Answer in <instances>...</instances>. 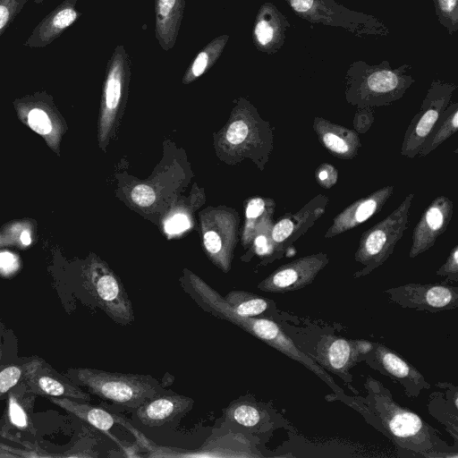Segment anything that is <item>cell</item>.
Listing matches in <instances>:
<instances>
[{
    "mask_svg": "<svg viewBox=\"0 0 458 458\" xmlns=\"http://www.w3.org/2000/svg\"><path fill=\"white\" fill-rule=\"evenodd\" d=\"M312 128L319 143L335 157L352 160L361 148L359 134L346 126L315 116Z\"/></svg>",
    "mask_w": 458,
    "mask_h": 458,
    "instance_id": "cell-21",
    "label": "cell"
},
{
    "mask_svg": "<svg viewBox=\"0 0 458 458\" xmlns=\"http://www.w3.org/2000/svg\"><path fill=\"white\" fill-rule=\"evenodd\" d=\"M138 444L148 452V457H259V454L251 451L248 440L242 436L231 435L212 439L197 450H185L169 446H162L138 431L135 434Z\"/></svg>",
    "mask_w": 458,
    "mask_h": 458,
    "instance_id": "cell-14",
    "label": "cell"
},
{
    "mask_svg": "<svg viewBox=\"0 0 458 458\" xmlns=\"http://www.w3.org/2000/svg\"><path fill=\"white\" fill-rule=\"evenodd\" d=\"M300 18L313 24L341 28L356 37H386L388 27L381 19L349 9L335 0H284Z\"/></svg>",
    "mask_w": 458,
    "mask_h": 458,
    "instance_id": "cell-5",
    "label": "cell"
},
{
    "mask_svg": "<svg viewBox=\"0 0 458 458\" xmlns=\"http://www.w3.org/2000/svg\"><path fill=\"white\" fill-rule=\"evenodd\" d=\"M192 404L193 400L185 395L161 393L139 406L136 417L145 426L158 427L186 413Z\"/></svg>",
    "mask_w": 458,
    "mask_h": 458,
    "instance_id": "cell-23",
    "label": "cell"
},
{
    "mask_svg": "<svg viewBox=\"0 0 458 458\" xmlns=\"http://www.w3.org/2000/svg\"><path fill=\"white\" fill-rule=\"evenodd\" d=\"M190 219L181 212L174 214L165 223V230L168 234H176L184 232L190 227Z\"/></svg>",
    "mask_w": 458,
    "mask_h": 458,
    "instance_id": "cell-41",
    "label": "cell"
},
{
    "mask_svg": "<svg viewBox=\"0 0 458 458\" xmlns=\"http://www.w3.org/2000/svg\"><path fill=\"white\" fill-rule=\"evenodd\" d=\"M435 394L430 397V403L428 404V411L437 419L440 423L445 425L447 430L453 435L455 444L457 442V412H452V410L446 411L447 405L445 399L442 398L440 393H434Z\"/></svg>",
    "mask_w": 458,
    "mask_h": 458,
    "instance_id": "cell-33",
    "label": "cell"
},
{
    "mask_svg": "<svg viewBox=\"0 0 458 458\" xmlns=\"http://www.w3.org/2000/svg\"><path fill=\"white\" fill-rule=\"evenodd\" d=\"M226 420L252 430L261 428L268 421V414L258 403L250 401L232 402L225 412Z\"/></svg>",
    "mask_w": 458,
    "mask_h": 458,
    "instance_id": "cell-31",
    "label": "cell"
},
{
    "mask_svg": "<svg viewBox=\"0 0 458 458\" xmlns=\"http://www.w3.org/2000/svg\"><path fill=\"white\" fill-rule=\"evenodd\" d=\"M329 198L318 194L294 213H287L272 225L273 253L281 258L326 212Z\"/></svg>",
    "mask_w": 458,
    "mask_h": 458,
    "instance_id": "cell-11",
    "label": "cell"
},
{
    "mask_svg": "<svg viewBox=\"0 0 458 458\" xmlns=\"http://www.w3.org/2000/svg\"><path fill=\"white\" fill-rule=\"evenodd\" d=\"M402 308L438 312L458 307V287L446 284H406L384 291Z\"/></svg>",
    "mask_w": 458,
    "mask_h": 458,
    "instance_id": "cell-10",
    "label": "cell"
},
{
    "mask_svg": "<svg viewBox=\"0 0 458 458\" xmlns=\"http://www.w3.org/2000/svg\"><path fill=\"white\" fill-rule=\"evenodd\" d=\"M132 201L140 207H148L152 205L156 199L154 189L148 184H138L134 186L131 191Z\"/></svg>",
    "mask_w": 458,
    "mask_h": 458,
    "instance_id": "cell-40",
    "label": "cell"
},
{
    "mask_svg": "<svg viewBox=\"0 0 458 458\" xmlns=\"http://www.w3.org/2000/svg\"><path fill=\"white\" fill-rule=\"evenodd\" d=\"M78 0H64L33 29L23 46L42 48L72 26L81 15L76 9Z\"/></svg>",
    "mask_w": 458,
    "mask_h": 458,
    "instance_id": "cell-22",
    "label": "cell"
},
{
    "mask_svg": "<svg viewBox=\"0 0 458 458\" xmlns=\"http://www.w3.org/2000/svg\"><path fill=\"white\" fill-rule=\"evenodd\" d=\"M228 39L229 36L224 34L215 38L203 47L187 68L182 77V83L189 84L206 73L219 59Z\"/></svg>",
    "mask_w": 458,
    "mask_h": 458,
    "instance_id": "cell-30",
    "label": "cell"
},
{
    "mask_svg": "<svg viewBox=\"0 0 458 458\" xmlns=\"http://www.w3.org/2000/svg\"><path fill=\"white\" fill-rule=\"evenodd\" d=\"M29 126L40 135H47L52 131V122L47 113L40 107H32L27 114Z\"/></svg>",
    "mask_w": 458,
    "mask_h": 458,
    "instance_id": "cell-35",
    "label": "cell"
},
{
    "mask_svg": "<svg viewBox=\"0 0 458 458\" xmlns=\"http://www.w3.org/2000/svg\"><path fill=\"white\" fill-rule=\"evenodd\" d=\"M437 21L449 35L458 30V0H433Z\"/></svg>",
    "mask_w": 458,
    "mask_h": 458,
    "instance_id": "cell-32",
    "label": "cell"
},
{
    "mask_svg": "<svg viewBox=\"0 0 458 458\" xmlns=\"http://www.w3.org/2000/svg\"><path fill=\"white\" fill-rule=\"evenodd\" d=\"M130 77L131 59L123 45H118L108 61L103 85L98 129L102 148L106 145L121 106L126 99Z\"/></svg>",
    "mask_w": 458,
    "mask_h": 458,
    "instance_id": "cell-8",
    "label": "cell"
},
{
    "mask_svg": "<svg viewBox=\"0 0 458 458\" xmlns=\"http://www.w3.org/2000/svg\"><path fill=\"white\" fill-rule=\"evenodd\" d=\"M437 276H445L446 282H457L458 281V246L451 250L445 263L437 271Z\"/></svg>",
    "mask_w": 458,
    "mask_h": 458,
    "instance_id": "cell-38",
    "label": "cell"
},
{
    "mask_svg": "<svg viewBox=\"0 0 458 458\" xmlns=\"http://www.w3.org/2000/svg\"><path fill=\"white\" fill-rule=\"evenodd\" d=\"M411 70L408 64L393 68L387 60L376 64L354 61L345 73L344 98L357 109L393 105L415 82Z\"/></svg>",
    "mask_w": 458,
    "mask_h": 458,
    "instance_id": "cell-2",
    "label": "cell"
},
{
    "mask_svg": "<svg viewBox=\"0 0 458 458\" xmlns=\"http://www.w3.org/2000/svg\"><path fill=\"white\" fill-rule=\"evenodd\" d=\"M457 129L458 103L451 101L421 144L417 157H425L430 154L454 135Z\"/></svg>",
    "mask_w": 458,
    "mask_h": 458,
    "instance_id": "cell-28",
    "label": "cell"
},
{
    "mask_svg": "<svg viewBox=\"0 0 458 458\" xmlns=\"http://www.w3.org/2000/svg\"><path fill=\"white\" fill-rule=\"evenodd\" d=\"M21 382L28 391L46 397H68L89 402L90 395L64 375L55 370L44 359L32 357L23 364Z\"/></svg>",
    "mask_w": 458,
    "mask_h": 458,
    "instance_id": "cell-13",
    "label": "cell"
},
{
    "mask_svg": "<svg viewBox=\"0 0 458 458\" xmlns=\"http://www.w3.org/2000/svg\"><path fill=\"white\" fill-rule=\"evenodd\" d=\"M64 375L90 394L126 408L137 409L163 392L158 381L149 375L89 368H70Z\"/></svg>",
    "mask_w": 458,
    "mask_h": 458,
    "instance_id": "cell-3",
    "label": "cell"
},
{
    "mask_svg": "<svg viewBox=\"0 0 458 458\" xmlns=\"http://www.w3.org/2000/svg\"><path fill=\"white\" fill-rule=\"evenodd\" d=\"M291 24L277 7L266 2L259 7L253 25L252 40L257 50L273 55L284 44Z\"/></svg>",
    "mask_w": 458,
    "mask_h": 458,
    "instance_id": "cell-19",
    "label": "cell"
},
{
    "mask_svg": "<svg viewBox=\"0 0 458 458\" xmlns=\"http://www.w3.org/2000/svg\"><path fill=\"white\" fill-rule=\"evenodd\" d=\"M17 266V260L13 254L11 252L0 253V270L4 272H12Z\"/></svg>",
    "mask_w": 458,
    "mask_h": 458,
    "instance_id": "cell-43",
    "label": "cell"
},
{
    "mask_svg": "<svg viewBox=\"0 0 458 458\" xmlns=\"http://www.w3.org/2000/svg\"><path fill=\"white\" fill-rule=\"evenodd\" d=\"M184 7L185 0H155V36L165 51L175 45Z\"/></svg>",
    "mask_w": 458,
    "mask_h": 458,
    "instance_id": "cell-24",
    "label": "cell"
},
{
    "mask_svg": "<svg viewBox=\"0 0 458 458\" xmlns=\"http://www.w3.org/2000/svg\"><path fill=\"white\" fill-rule=\"evenodd\" d=\"M394 191V185H386L353 201L333 218L324 238L330 239L359 226L379 212Z\"/></svg>",
    "mask_w": 458,
    "mask_h": 458,
    "instance_id": "cell-18",
    "label": "cell"
},
{
    "mask_svg": "<svg viewBox=\"0 0 458 458\" xmlns=\"http://www.w3.org/2000/svg\"><path fill=\"white\" fill-rule=\"evenodd\" d=\"M23 365H8L0 367V396L8 393L21 380Z\"/></svg>",
    "mask_w": 458,
    "mask_h": 458,
    "instance_id": "cell-36",
    "label": "cell"
},
{
    "mask_svg": "<svg viewBox=\"0 0 458 458\" xmlns=\"http://www.w3.org/2000/svg\"><path fill=\"white\" fill-rule=\"evenodd\" d=\"M315 178L320 187L329 190L338 181V170L332 164L324 162L316 169Z\"/></svg>",
    "mask_w": 458,
    "mask_h": 458,
    "instance_id": "cell-37",
    "label": "cell"
},
{
    "mask_svg": "<svg viewBox=\"0 0 458 458\" xmlns=\"http://www.w3.org/2000/svg\"><path fill=\"white\" fill-rule=\"evenodd\" d=\"M364 360L372 369L400 383L408 396L417 397L422 390L430 388L414 366L382 344L373 343V349Z\"/></svg>",
    "mask_w": 458,
    "mask_h": 458,
    "instance_id": "cell-15",
    "label": "cell"
},
{
    "mask_svg": "<svg viewBox=\"0 0 458 458\" xmlns=\"http://www.w3.org/2000/svg\"><path fill=\"white\" fill-rule=\"evenodd\" d=\"M454 215V202L446 196L435 198L421 214L411 235V259L426 252L448 228Z\"/></svg>",
    "mask_w": 458,
    "mask_h": 458,
    "instance_id": "cell-16",
    "label": "cell"
},
{
    "mask_svg": "<svg viewBox=\"0 0 458 458\" xmlns=\"http://www.w3.org/2000/svg\"><path fill=\"white\" fill-rule=\"evenodd\" d=\"M255 251L260 256H272L273 245L270 238V234L266 235L264 233H257L254 237Z\"/></svg>",
    "mask_w": 458,
    "mask_h": 458,
    "instance_id": "cell-42",
    "label": "cell"
},
{
    "mask_svg": "<svg viewBox=\"0 0 458 458\" xmlns=\"http://www.w3.org/2000/svg\"><path fill=\"white\" fill-rule=\"evenodd\" d=\"M29 0H0V36L8 29Z\"/></svg>",
    "mask_w": 458,
    "mask_h": 458,
    "instance_id": "cell-34",
    "label": "cell"
},
{
    "mask_svg": "<svg viewBox=\"0 0 458 458\" xmlns=\"http://www.w3.org/2000/svg\"><path fill=\"white\" fill-rule=\"evenodd\" d=\"M316 352L317 363L325 370L339 376L347 384L352 380L349 369L363 360L356 348L355 340L334 335L323 336L318 343Z\"/></svg>",
    "mask_w": 458,
    "mask_h": 458,
    "instance_id": "cell-20",
    "label": "cell"
},
{
    "mask_svg": "<svg viewBox=\"0 0 458 458\" xmlns=\"http://www.w3.org/2000/svg\"><path fill=\"white\" fill-rule=\"evenodd\" d=\"M1 357H2V351H1V349H0V360H1Z\"/></svg>",
    "mask_w": 458,
    "mask_h": 458,
    "instance_id": "cell-46",
    "label": "cell"
},
{
    "mask_svg": "<svg viewBox=\"0 0 458 458\" xmlns=\"http://www.w3.org/2000/svg\"><path fill=\"white\" fill-rule=\"evenodd\" d=\"M457 85L434 79L423 98L418 113L410 122L401 145L400 154L413 159L420 146L443 112L452 101Z\"/></svg>",
    "mask_w": 458,
    "mask_h": 458,
    "instance_id": "cell-7",
    "label": "cell"
},
{
    "mask_svg": "<svg viewBox=\"0 0 458 458\" xmlns=\"http://www.w3.org/2000/svg\"><path fill=\"white\" fill-rule=\"evenodd\" d=\"M85 285L98 306L116 324L135 321L132 303L120 278L103 261L93 259L85 273Z\"/></svg>",
    "mask_w": 458,
    "mask_h": 458,
    "instance_id": "cell-6",
    "label": "cell"
},
{
    "mask_svg": "<svg viewBox=\"0 0 458 458\" xmlns=\"http://www.w3.org/2000/svg\"><path fill=\"white\" fill-rule=\"evenodd\" d=\"M327 253L306 255L286 263L258 284V289L273 293L296 291L310 284L328 264Z\"/></svg>",
    "mask_w": 458,
    "mask_h": 458,
    "instance_id": "cell-12",
    "label": "cell"
},
{
    "mask_svg": "<svg viewBox=\"0 0 458 458\" xmlns=\"http://www.w3.org/2000/svg\"><path fill=\"white\" fill-rule=\"evenodd\" d=\"M414 197L413 192L406 195L388 216L362 233L354 253V259L363 267L353 273V278L370 274L393 254L396 243L408 228Z\"/></svg>",
    "mask_w": 458,
    "mask_h": 458,
    "instance_id": "cell-4",
    "label": "cell"
},
{
    "mask_svg": "<svg viewBox=\"0 0 458 458\" xmlns=\"http://www.w3.org/2000/svg\"><path fill=\"white\" fill-rule=\"evenodd\" d=\"M254 337L275 348L287 357L294 360L324 381L334 392L335 396L345 395L344 390L333 380V377L315 360L299 350L292 339L271 318H260Z\"/></svg>",
    "mask_w": 458,
    "mask_h": 458,
    "instance_id": "cell-17",
    "label": "cell"
},
{
    "mask_svg": "<svg viewBox=\"0 0 458 458\" xmlns=\"http://www.w3.org/2000/svg\"><path fill=\"white\" fill-rule=\"evenodd\" d=\"M200 225L208 259L223 272H229L237 242V218L230 211L212 208L201 213Z\"/></svg>",
    "mask_w": 458,
    "mask_h": 458,
    "instance_id": "cell-9",
    "label": "cell"
},
{
    "mask_svg": "<svg viewBox=\"0 0 458 458\" xmlns=\"http://www.w3.org/2000/svg\"><path fill=\"white\" fill-rule=\"evenodd\" d=\"M224 299L242 317L261 318L260 316L268 314L270 318V314L276 310L273 300L246 291H230Z\"/></svg>",
    "mask_w": 458,
    "mask_h": 458,
    "instance_id": "cell-27",
    "label": "cell"
},
{
    "mask_svg": "<svg viewBox=\"0 0 458 458\" xmlns=\"http://www.w3.org/2000/svg\"><path fill=\"white\" fill-rule=\"evenodd\" d=\"M21 242L23 245L27 246L31 242V237L29 231H23L21 234Z\"/></svg>",
    "mask_w": 458,
    "mask_h": 458,
    "instance_id": "cell-44",
    "label": "cell"
},
{
    "mask_svg": "<svg viewBox=\"0 0 458 458\" xmlns=\"http://www.w3.org/2000/svg\"><path fill=\"white\" fill-rule=\"evenodd\" d=\"M52 403L59 406L67 412L93 426L97 429L108 432L116 423L115 415L105 409L87 403L85 401L68 397H47Z\"/></svg>",
    "mask_w": 458,
    "mask_h": 458,
    "instance_id": "cell-26",
    "label": "cell"
},
{
    "mask_svg": "<svg viewBox=\"0 0 458 458\" xmlns=\"http://www.w3.org/2000/svg\"><path fill=\"white\" fill-rule=\"evenodd\" d=\"M375 121L374 110L371 107L357 109L354 114L352 124L357 133H366Z\"/></svg>",
    "mask_w": 458,
    "mask_h": 458,
    "instance_id": "cell-39",
    "label": "cell"
},
{
    "mask_svg": "<svg viewBox=\"0 0 458 458\" xmlns=\"http://www.w3.org/2000/svg\"><path fill=\"white\" fill-rule=\"evenodd\" d=\"M364 386L368 394L363 402L378 419L382 434L394 444L399 456L458 457L437 429L409 408L399 405L382 383L368 377Z\"/></svg>",
    "mask_w": 458,
    "mask_h": 458,
    "instance_id": "cell-1",
    "label": "cell"
},
{
    "mask_svg": "<svg viewBox=\"0 0 458 458\" xmlns=\"http://www.w3.org/2000/svg\"><path fill=\"white\" fill-rule=\"evenodd\" d=\"M44 1L45 0H34V3L38 4L43 3Z\"/></svg>",
    "mask_w": 458,
    "mask_h": 458,
    "instance_id": "cell-45",
    "label": "cell"
},
{
    "mask_svg": "<svg viewBox=\"0 0 458 458\" xmlns=\"http://www.w3.org/2000/svg\"><path fill=\"white\" fill-rule=\"evenodd\" d=\"M275 206L272 199L256 197L249 200L245 209L246 222L242 236L245 245L253 241L259 230L272 225Z\"/></svg>",
    "mask_w": 458,
    "mask_h": 458,
    "instance_id": "cell-29",
    "label": "cell"
},
{
    "mask_svg": "<svg viewBox=\"0 0 458 458\" xmlns=\"http://www.w3.org/2000/svg\"><path fill=\"white\" fill-rule=\"evenodd\" d=\"M36 394L28 391L23 382H19L8 391L4 430L34 432L32 410Z\"/></svg>",
    "mask_w": 458,
    "mask_h": 458,
    "instance_id": "cell-25",
    "label": "cell"
}]
</instances>
